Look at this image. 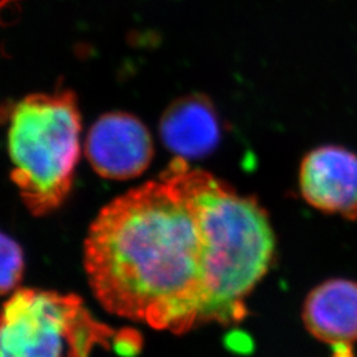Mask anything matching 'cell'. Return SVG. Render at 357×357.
Returning <instances> with one entry per match:
<instances>
[{"mask_svg": "<svg viewBox=\"0 0 357 357\" xmlns=\"http://www.w3.org/2000/svg\"><path fill=\"white\" fill-rule=\"evenodd\" d=\"M188 166L175 156L158 180L105 205L84 243L90 289L107 312L176 335L215 323L220 283Z\"/></svg>", "mask_w": 357, "mask_h": 357, "instance_id": "1", "label": "cell"}, {"mask_svg": "<svg viewBox=\"0 0 357 357\" xmlns=\"http://www.w3.org/2000/svg\"><path fill=\"white\" fill-rule=\"evenodd\" d=\"M8 114L13 184L33 216H47L64 204L75 181L82 130L76 94H28Z\"/></svg>", "mask_w": 357, "mask_h": 357, "instance_id": "2", "label": "cell"}, {"mask_svg": "<svg viewBox=\"0 0 357 357\" xmlns=\"http://www.w3.org/2000/svg\"><path fill=\"white\" fill-rule=\"evenodd\" d=\"M121 331V330H119ZM119 331L96 319L79 296L16 289L0 308V356H88L115 351Z\"/></svg>", "mask_w": 357, "mask_h": 357, "instance_id": "3", "label": "cell"}, {"mask_svg": "<svg viewBox=\"0 0 357 357\" xmlns=\"http://www.w3.org/2000/svg\"><path fill=\"white\" fill-rule=\"evenodd\" d=\"M155 153L150 130L135 115L112 112L101 115L85 139V155L97 175L125 181L144 174Z\"/></svg>", "mask_w": 357, "mask_h": 357, "instance_id": "4", "label": "cell"}, {"mask_svg": "<svg viewBox=\"0 0 357 357\" xmlns=\"http://www.w3.org/2000/svg\"><path fill=\"white\" fill-rule=\"evenodd\" d=\"M299 190L315 209L357 220L356 153L340 146L311 150L301 163Z\"/></svg>", "mask_w": 357, "mask_h": 357, "instance_id": "5", "label": "cell"}, {"mask_svg": "<svg viewBox=\"0 0 357 357\" xmlns=\"http://www.w3.org/2000/svg\"><path fill=\"white\" fill-rule=\"evenodd\" d=\"M302 319L307 331L347 355L357 342V282L335 278L307 295Z\"/></svg>", "mask_w": 357, "mask_h": 357, "instance_id": "6", "label": "cell"}, {"mask_svg": "<svg viewBox=\"0 0 357 357\" xmlns=\"http://www.w3.org/2000/svg\"><path fill=\"white\" fill-rule=\"evenodd\" d=\"M159 134L169 153L185 160L200 159L216 150L221 125L213 102L199 93L171 103L160 118Z\"/></svg>", "mask_w": 357, "mask_h": 357, "instance_id": "7", "label": "cell"}, {"mask_svg": "<svg viewBox=\"0 0 357 357\" xmlns=\"http://www.w3.org/2000/svg\"><path fill=\"white\" fill-rule=\"evenodd\" d=\"M23 250L10 236L0 231V295H10L23 280Z\"/></svg>", "mask_w": 357, "mask_h": 357, "instance_id": "8", "label": "cell"}]
</instances>
